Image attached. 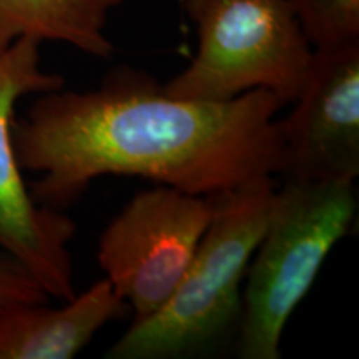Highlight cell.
<instances>
[{"instance_id":"obj_5","label":"cell","mask_w":359,"mask_h":359,"mask_svg":"<svg viewBox=\"0 0 359 359\" xmlns=\"http://www.w3.org/2000/svg\"><path fill=\"white\" fill-rule=\"evenodd\" d=\"M213 215L210 196L158 185L143 190L109 223L98 264L133 309V321L155 314L185 276Z\"/></svg>"},{"instance_id":"obj_1","label":"cell","mask_w":359,"mask_h":359,"mask_svg":"<svg viewBox=\"0 0 359 359\" xmlns=\"http://www.w3.org/2000/svg\"><path fill=\"white\" fill-rule=\"evenodd\" d=\"M285 105L268 90L228 102L185 100L165 93L147 72L122 67L95 90L39 93L13 120L12 140L20 168L42 175L30 195L58 212L103 175L210 196L281 175L275 116Z\"/></svg>"},{"instance_id":"obj_4","label":"cell","mask_w":359,"mask_h":359,"mask_svg":"<svg viewBox=\"0 0 359 359\" xmlns=\"http://www.w3.org/2000/svg\"><path fill=\"white\" fill-rule=\"evenodd\" d=\"M196 25L191 64L161 85L172 97L228 102L268 90L288 105L306 82L313 45L290 0H183Z\"/></svg>"},{"instance_id":"obj_9","label":"cell","mask_w":359,"mask_h":359,"mask_svg":"<svg viewBox=\"0 0 359 359\" xmlns=\"http://www.w3.org/2000/svg\"><path fill=\"white\" fill-rule=\"evenodd\" d=\"M123 0H0V50L17 39L64 42L97 58H110V13Z\"/></svg>"},{"instance_id":"obj_11","label":"cell","mask_w":359,"mask_h":359,"mask_svg":"<svg viewBox=\"0 0 359 359\" xmlns=\"http://www.w3.org/2000/svg\"><path fill=\"white\" fill-rule=\"evenodd\" d=\"M50 294L25 266L0 248V309L12 304H48Z\"/></svg>"},{"instance_id":"obj_7","label":"cell","mask_w":359,"mask_h":359,"mask_svg":"<svg viewBox=\"0 0 359 359\" xmlns=\"http://www.w3.org/2000/svg\"><path fill=\"white\" fill-rule=\"evenodd\" d=\"M288 118L285 180L354 183L359 175V42L314 48Z\"/></svg>"},{"instance_id":"obj_10","label":"cell","mask_w":359,"mask_h":359,"mask_svg":"<svg viewBox=\"0 0 359 359\" xmlns=\"http://www.w3.org/2000/svg\"><path fill=\"white\" fill-rule=\"evenodd\" d=\"M313 48L359 42V0H290Z\"/></svg>"},{"instance_id":"obj_3","label":"cell","mask_w":359,"mask_h":359,"mask_svg":"<svg viewBox=\"0 0 359 359\" xmlns=\"http://www.w3.org/2000/svg\"><path fill=\"white\" fill-rule=\"evenodd\" d=\"M353 183L285 180L241 294L238 356L278 359L290 316L311 290L330 251L351 228Z\"/></svg>"},{"instance_id":"obj_2","label":"cell","mask_w":359,"mask_h":359,"mask_svg":"<svg viewBox=\"0 0 359 359\" xmlns=\"http://www.w3.org/2000/svg\"><path fill=\"white\" fill-rule=\"evenodd\" d=\"M276 187L258 177L210 195L213 215L175 293L158 311L133 321L110 359L183 358L226 338L241 318V285L266 231Z\"/></svg>"},{"instance_id":"obj_8","label":"cell","mask_w":359,"mask_h":359,"mask_svg":"<svg viewBox=\"0 0 359 359\" xmlns=\"http://www.w3.org/2000/svg\"><path fill=\"white\" fill-rule=\"evenodd\" d=\"M127 302L102 278L52 309L12 304L0 309V359H72L107 323L123 316Z\"/></svg>"},{"instance_id":"obj_6","label":"cell","mask_w":359,"mask_h":359,"mask_svg":"<svg viewBox=\"0 0 359 359\" xmlns=\"http://www.w3.org/2000/svg\"><path fill=\"white\" fill-rule=\"evenodd\" d=\"M64 83L42 70L37 40L22 37L0 50V248L29 269L50 298L69 302L77 294L69 251L77 226L67 215L34 200L12 140L15 103Z\"/></svg>"}]
</instances>
